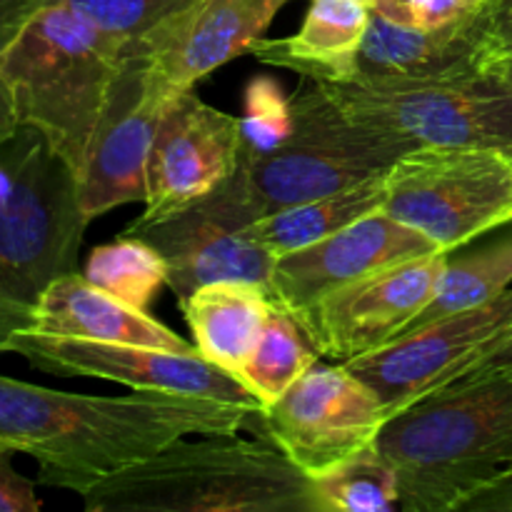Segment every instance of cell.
<instances>
[{"label": "cell", "instance_id": "obj_1", "mask_svg": "<svg viewBox=\"0 0 512 512\" xmlns=\"http://www.w3.org/2000/svg\"><path fill=\"white\" fill-rule=\"evenodd\" d=\"M258 403L135 390L83 395L0 375V445L38 463V483L85 493L190 435H233Z\"/></svg>", "mask_w": 512, "mask_h": 512}, {"label": "cell", "instance_id": "obj_2", "mask_svg": "<svg viewBox=\"0 0 512 512\" xmlns=\"http://www.w3.org/2000/svg\"><path fill=\"white\" fill-rule=\"evenodd\" d=\"M88 512H323L315 483L268 438H180L83 495Z\"/></svg>", "mask_w": 512, "mask_h": 512}, {"label": "cell", "instance_id": "obj_3", "mask_svg": "<svg viewBox=\"0 0 512 512\" xmlns=\"http://www.w3.org/2000/svg\"><path fill=\"white\" fill-rule=\"evenodd\" d=\"M378 448L400 480V510L458 512L512 468V370L458 380L385 423Z\"/></svg>", "mask_w": 512, "mask_h": 512}, {"label": "cell", "instance_id": "obj_4", "mask_svg": "<svg viewBox=\"0 0 512 512\" xmlns=\"http://www.w3.org/2000/svg\"><path fill=\"white\" fill-rule=\"evenodd\" d=\"M128 53L68 5L45 0L0 58L18 123L38 130L75 180Z\"/></svg>", "mask_w": 512, "mask_h": 512}, {"label": "cell", "instance_id": "obj_5", "mask_svg": "<svg viewBox=\"0 0 512 512\" xmlns=\"http://www.w3.org/2000/svg\"><path fill=\"white\" fill-rule=\"evenodd\" d=\"M73 170L33 128L0 145V348L30 328L45 290L78 273L88 228Z\"/></svg>", "mask_w": 512, "mask_h": 512}, {"label": "cell", "instance_id": "obj_6", "mask_svg": "<svg viewBox=\"0 0 512 512\" xmlns=\"http://www.w3.org/2000/svg\"><path fill=\"white\" fill-rule=\"evenodd\" d=\"M293 113V135L265 155L240 150L238 168L223 183L248 223L365 183L410 153L398 140L353 123L318 83L295 95Z\"/></svg>", "mask_w": 512, "mask_h": 512}, {"label": "cell", "instance_id": "obj_7", "mask_svg": "<svg viewBox=\"0 0 512 512\" xmlns=\"http://www.w3.org/2000/svg\"><path fill=\"white\" fill-rule=\"evenodd\" d=\"M318 85L353 123L410 150L490 148L512 153V88L495 70Z\"/></svg>", "mask_w": 512, "mask_h": 512}, {"label": "cell", "instance_id": "obj_8", "mask_svg": "<svg viewBox=\"0 0 512 512\" xmlns=\"http://www.w3.org/2000/svg\"><path fill=\"white\" fill-rule=\"evenodd\" d=\"M383 210L455 253L512 223V158L490 148H415L383 178Z\"/></svg>", "mask_w": 512, "mask_h": 512}, {"label": "cell", "instance_id": "obj_9", "mask_svg": "<svg viewBox=\"0 0 512 512\" xmlns=\"http://www.w3.org/2000/svg\"><path fill=\"white\" fill-rule=\"evenodd\" d=\"M265 438L318 478L378 443L388 415L378 395L343 363H315L283 398L258 413Z\"/></svg>", "mask_w": 512, "mask_h": 512}, {"label": "cell", "instance_id": "obj_10", "mask_svg": "<svg viewBox=\"0 0 512 512\" xmlns=\"http://www.w3.org/2000/svg\"><path fill=\"white\" fill-rule=\"evenodd\" d=\"M450 253L418 255L370 270L320 295L298 315L320 355L348 363L410 328L433 303Z\"/></svg>", "mask_w": 512, "mask_h": 512}, {"label": "cell", "instance_id": "obj_11", "mask_svg": "<svg viewBox=\"0 0 512 512\" xmlns=\"http://www.w3.org/2000/svg\"><path fill=\"white\" fill-rule=\"evenodd\" d=\"M510 323L512 288L493 303L413 325L383 348L343 365L378 395L390 420L455 383L478 350Z\"/></svg>", "mask_w": 512, "mask_h": 512}, {"label": "cell", "instance_id": "obj_12", "mask_svg": "<svg viewBox=\"0 0 512 512\" xmlns=\"http://www.w3.org/2000/svg\"><path fill=\"white\" fill-rule=\"evenodd\" d=\"M3 353L20 355L33 368L60 378H95L133 390L198 395L228 403H258L233 375L200 358L198 353H178L153 345L60 338L33 330L10 335L0 348V355Z\"/></svg>", "mask_w": 512, "mask_h": 512}, {"label": "cell", "instance_id": "obj_13", "mask_svg": "<svg viewBox=\"0 0 512 512\" xmlns=\"http://www.w3.org/2000/svg\"><path fill=\"white\" fill-rule=\"evenodd\" d=\"M290 0H193L133 45L143 58L145 98L163 110L178 95L263 38Z\"/></svg>", "mask_w": 512, "mask_h": 512}, {"label": "cell", "instance_id": "obj_14", "mask_svg": "<svg viewBox=\"0 0 512 512\" xmlns=\"http://www.w3.org/2000/svg\"><path fill=\"white\" fill-rule=\"evenodd\" d=\"M240 150V118L213 108L195 90L170 100L148 153L140 223H158L208 198L235 173Z\"/></svg>", "mask_w": 512, "mask_h": 512}, {"label": "cell", "instance_id": "obj_15", "mask_svg": "<svg viewBox=\"0 0 512 512\" xmlns=\"http://www.w3.org/2000/svg\"><path fill=\"white\" fill-rule=\"evenodd\" d=\"M125 233L140 235L163 253L168 288L178 300L220 280H245L268 288L273 278L275 255L245 233V225L233 218L218 190L158 223L135 220Z\"/></svg>", "mask_w": 512, "mask_h": 512}, {"label": "cell", "instance_id": "obj_16", "mask_svg": "<svg viewBox=\"0 0 512 512\" xmlns=\"http://www.w3.org/2000/svg\"><path fill=\"white\" fill-rule=\"evenodd\" d=\"M440 250L428 235L385 210L365 215L313 245L275 258L268 293L275 303L300 315L320 295L370 270Z\"/></svg>", "mask_w": 512, "mask_h": 512}, {"label": "cell", "instance_id": "obj_17", "mask_svg": "<svg viewBox=\"0 0 512 512\" xmlns=\"http://www.w3.org/2000/svg\"><path fill=\"white\" fill-rule=\"evenodd\" d=\"M163 110L145 98L143 58L130 50L90 143L88 163L78 178L85 220L130 203H145V168Z\"/></svg>", "mask_w": 512, "mask_h": 512}, {"label": "cell", "instance_id": "obj_18", "mask_svg": "<svg viewBox=\"0 0 512 512\" xmlns=\"http://www.w3.org/2000/svg\"><path fill=\"white\" fill-rule=\"evenodd\" d=\"M25 330L60 338L153 345L178 353H198L195 345L180 338L168 325L100 290L83 273H68L55 280L40 298L33 323Z\"/></svg>", "mask_w": 512, "mask_h": 512}, {"label": "cell", "instance_id": "obj_19", "mask_svg": "<svg viewBox=\"0 0 512 512\" xmlns=\"http://www.w3.org/2000/svg\"><path fill=\"white\" fill-rule=\"evenodd\" d=\"M478 15L445 28H413L373 10L360 48L358 80L448 78L485 70Z\"/></svg>", "mask_w": 512, "mask_h": 512}, {"label": "cell", "instance_id": "obj_20", "mask_svg": "<svg viewBox=\"0 0 512 512\" xmlns=\"http://www.w3.org/2000/svg\"><path fill=\"white\" fill-rule=\"evenodd\" d=\"M370 0H310L303 25L288 38H258L248 53L313 83H353L368 33Z\"/></svg>", "mask_w": 512, "mask_h": 512}, {"label": "cell", "instance_id": "obj_21", "mask_svg": "<svg viewBox=\"0 0 512 512\" xmlns=\"http://www.w3.org/2000/svg\"><path fill=\"white\" fill-rule=\"evenodd\" d=\"M178 303L200 358L238 380L273 310L268 288L245 280H220L193 290Z\"/></svg>", "mask_w": 512, "mask_h": 512}, {"label": "cell", "instance_id": "obj_22", "mask_svg": "<svg viewBox=\"0 0 512 512\" xmlns=\"http://www.w3.org/2000/svg\"><path fill=\"white\" fill-rule=\"evenodd\" d=\"M383 178L385 173L348 190H338V193L323 195V198L308 200V203L275 210V213L250 223L245 233L275 258L293 253V250L338 233L340 228L375 213V210H383Z\"/></svg>", "mask_w": 512, "mask_h": 512}, {"label": "cell", "instance_id": "obj_23", "mask_svg": "<svg viewBox=\"0 0 512 512\" xmlns=\"http://www.w3.org/2000/svg\"><path fill=\"white\" fill-rule=\"evenodd\" d=\"M318 358V345L298 315L273 300L263 335L238 373V383L265 408L283 398Z\"/></svg>", "mask_w": 512, "mask_h": 512}, {"label": "cell", "instance_id": "obj_24", "mask_svg": "<svg viewBox=\"0 0 512 512\" xmlns=\"http://www.w3.org/2000/svg\"><path fill=\"white\" fill-rule=\"evenodd\" d=\"M83 275L105 293L148 313L168 285V263L148 240L125 233L90 250Z\"/></svg>", "mask_w": 512, "mask_h": 512}, {"label": "cell", "instance_id": "obj_25", "mask_svg": "<svg viewBox=\"0 0 512 512\" xmlns=\"http://www.w3.org/2000/svg\"><path fill=\"white\" fill-rule=\"evenodd\" d=\"M510 288L512 235H505V238L495 240L488 248H480L475 253L458 255V258H453V253H450L443 275H440V285L433 303L423 310V315L413 325L493 303L500 295L508 293Z\"/></svg>", "mask_w": 512, "mask_h": 512}, {"label": "cell", "instance_id": "obj_26", "mask_svg": "<svg viewBox=\"0 0 512 512\" xmlns=\"http://www.w3.org/2000/svg\"><path fill=\"white\" fill-rule=\"evenodd\" d=\"M323 512L400 510V480L378 443L350 455L328 473L313 478Z\"/></svg>", "mask_w": 512, "mask_h": 512}, {"label": "cell", "instance_id": "obj_27", "mask_svg": "<svg viewBox=\"0 0 512 512\" xmlns=\"http://www.w3.org/2000/svg\"><path fill=\"white\" fill-rule=\"evenodd\" d=\"M238 118L243 153L248 155H265L280 148L295 128L293 100L273 75H255L248 80L243 90V115Z\"/></svg>", "mask_w": 512, "mask_h": 512}, {"label": "cell", "instance_id": "obj_28", "mask_svg": "<svg viewBox=\"0 0 512 512\" xmlns=\"http://www.w3.org/2000/svg\"><path fill=\"white\" fill-rule=\"evenodd\" d=\"M83 15L100 33L110 35L125 48L158 28L163 20L183 10L193 0H53Z\"/></svg>", "mask_w": 512, "mask_h": 512}, {"label": "cell", "instance_id": "obj_29", "mask_svg": "<svg viewBox=\"0 0 512 512\" xmlns=\"http://www.w3.org/2000/svg\"><path fill=\"white\" fill-rule=\"evenodd\" d=\"M375 13L413 25V28H445L475 18L488 0H373Z\"/></svg>", "mask_w": 512, "mask_h": 512}, {"label": "cell", "instance_id": "obj_30", "mask_svg": "<svg viewBox=\"0 0 512 512\" xmlns=\"http://www.w3.org/2000/svg\"><path fill=\"white\" fill-rule=\"evenodd\" d=\"M43 3L45 0H0V58H3L8 45L18 38L23 25L33 18V13ZM18 128L20 123L15 118L13 95H10L3 70H0V145L8 143L18 133Z\"/></svg>", "mask_w": 512, "mask_h": 512}, {"label": "cell", "instance_id": "obj_31", "mask_svg": "<svg viewBox=\"0 0 512 512\" xmlns=\"http://www.w3.org/2000/svg\"><path fill=\"white\" fill-rule=\"evenodd\" d=\"M483 68L512 60V0H490L478 15Z\"/></svg>", "mask_w": 512, "mask_h": 512}, {"label": "cell", "instance_id": "obj_32", "mask_svg": "<svg viewBox=\"0 0 512 512\" xmlns=\"http://www.w3.org/2000/svg\"><path fill=\"white\" fill-rule=\"evenodd\" d=\"M13 450L0 445V512H38L43 500L35 495V483L13 468Z\"/></svg>", "mask_w": 512, "mask_h": 512}, {"label": "cell", "instance_id": "obj_33", "mask_svg": "<svg viewBox=\"0 0 512 512\" xmlns=\"http://www.w3.org/2000/svg\"><path fill=\"white\" fill-rule=\"evenodd\" d=\"M512 370V323L503 330L500 335H495L488 345L478 350L473 360L463 368V373L458 375V380H473L483 378V375L493 373H505ZM455 380V383H458Z\"/></svg>", "mask_w": 512, "mask_h": 512}, {"label": "cell", "instance_id": "obj_34", "mask_svg": "<svg viewBox=\"0 0 512 512\" xmlns=\"http://www.w3.org/2000/svg\"><path fill=\"white\" fill-rule=\"evenodd\" d=\"M458 512H512V468L473 490Z\"/></svg>", "mask_w": 512, "mask_h": 512}, {"label": "cell", "instance_id": "obj_35", "mask_svg": "<svg viewBox=\"0 0 512 512\" xmlns=\"http://www.w3.org/2000/svg\"><path fill=\"white\" fill-rule=\"evenodd\" d=\"M488 70H495V73H498L500 78H503L505 83H508L512 88V60H505V63L493 65V68H488Z\"/></svg>", "mask_w": 512, "mask_h": 512}, {"label": "cell", "instance_id": "obj_36", "mask_svg": "<svg viewBox=\"0 0 512 512\" xmlns=\"http://www.w3.org/2000/svg\"><path fill=\"white\" fill-rule=\"evenodd\" d=\"M508 155H510V158H512V153H508Z\"/></svg>", "mask_w": 512, "mask_h": 512}, {"label": "cell", "instance_id": "obj_37", "mask_svg": "<svg viewBox=\"0 0 512 512\" xmlns=\"http://www.w3.org/2000/svg\"><path fill=\"white\" fill-rule=\"evenodd\" d=\"M370 3H373V0H370Z\"/></svg>", "mask_w": 512, "mask_h": 512}, {"label": "cell", "instance_id": "obj_38", "mask_svg": "<svg viewBox=\"0 0 512 512\" xmlns=\"http://www.w3.org/2000/svg\"><path fill=\"white\" fill-rule=\"evenodd\" d=\"M488 3H490V0H488Z\"/></svg>", "mask_w": 512, "mask_h": 512}]
</instances>
